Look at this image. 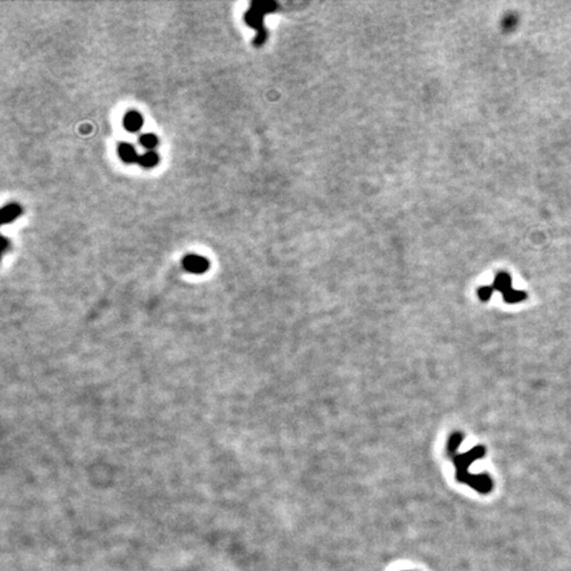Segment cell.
I'll return each instance as SVG.
<instances>
[{
  "mask_svg": "<svg viewBox=\"0 0 571 571\" xmlns=\"http://www.w3.org/2000/svg\"><path fill=\"white\" fill-rule=\"evenodd\" d=\"M23 213V209L18 204H8L2 209V222L4 225L10 222L15 221L16 218Z\"/></svg>",
  "mask_w": 571,
  "mask_h": 571,
  "instance_id": "obj_6",
  "label": "cell"
},
{
  "mask_svg": "<svg viewBox=\"0 0 571 571\" xmlns=\"http://www.w3.org/2000/svg\"><path fill=\"white\" fill-rule=\"evenodd\" d=\"M138 163H139L142 167H144V168H151V167H155L159 163V156L156 152L148 151L146 152V154H143V155L139 156Z\"/></svg>",
  "mask_w": 571,
  "mask_h": 571,
  "instance_id": "obj_8",
  "label": "cell"
},
{
  "mask_svg": "<svg viewBox=\"0 0 571 571\" xmlns=\"http://www.w3.org/2000/svg\"><path fill=\"white\" fill-rule=\"evenodd\" d=\"M484 453H485V450H484V447L479 446V447H475V448H472V450H469L468 452L465 453H460V455H456V456L453 457V463H455V467H456V479L459 480V481H464V479L467 477V475L469 473L468 472V467L471 465L472 461L477 460V459H480V457L484 456Z\"/></svg>",
  "mask_w": 571,
  "mask_h": 571,
  "instance_id": "obj_1",
  "label": "cell"
},
{
  "mask_svg": "<svg viewBox=\"0 0 571 571\" xmlns=\"http://www.w3.org/2000/svg\"><path fill=\"white\" fill-rule=\"evenodd\" d=\"M123 126L130 133H138L143 126V118L138 111L131 110L126 113L125 118H123Z\"/></svg>",
  "mask_w": 571,
  "mask_h": 571,
  "instance_id": "obj_5",
  "label": "cell"
},
{
  "mask_svg": "<svg viewBox=\"0 0 571 571\" xmlns=\"http://www.w3.org/2000/svg\"><path fill=\"white\" fill-rule=\"evenodd\" d=\"M463 483H467L468 485H471L473 489H476L480 493H489L492 490V480L488 475H472L468 473L467 477L464 479Z\"/></svg>",
  "mask_w": 571,
  "mask_h": 571,
  "instance_id": "obj_3",
  "label": "cell"
},
{
  "mask_svg": "<svg viewBox=\"0 0 571 571\" xmlns=\"http://www.w3.org/2000/svg\"><path fill=\"white\" fill-rule=\"evenodd\" d=\"M492 291H493V288L492 287H481L479 290V296L481 300H488V299L490 298V295H492Z\"/></svg>",
  "mask_w": 571,
  "mask_h": 571,
  "instance_id": "obj_11",
  "label": "cell"
},
{
  "mask_svg": "<svg viewBox=\"0 0 571 571\" xmlns=\"http://www.w3.org/2000/svg\"><path fill=\"white\" fill-rule=\"evenodd\" d=\"M493 286H494V288H496V290H500V291L502 292L505 302L517 303V302H519V300H522V299L525 298V294H522V292H518V291H514V290L510 287V277H509L508 274H504V273L498 274L497 277H496V279H494Z\"/></svg>",
  "mask_w": 571,
  "mask_h": 571,
  "instance_id": "obj_2",
  "label": "cell"
},
{
  "mask_svg": "<svg viewBox=\"0 0 571 571\" xmlns=\"http://www.w3.org/2000/svg\"><path fill=\"white\" fill-rule=\"evenodd\" d=\"M183 265L191 273H204L209 267V262L199 255H187L183 261Z\"/></svg>",
  "mask_w": 571,
  "mask_h": 571,
  "instance_id": "obj_4",
  "label": "cell"
},
{
  "mask_svg": "<svg viewBox=\"0 0 571 571\" xmlns=\"http://www.w3.org/2000/svg\"><path fill=\"white\" fill-rule=\"evenodd\" d=\"M139 142L144 148H148V150H152V148H155L158 146V138L154 134H143V135H140Z\"/></svg>",
  "mask_w": 571,
  "mask_h": 571,
  "instance_id": "obj_9",
  "label": "cell"
},
{
  "mask_svg": "<svg viewBox=\"0 0 571 571\" xmlns=\"http://www.w3.org/2000/svg\"><path fill=\"white\" fill-rule=\"evenodd\" d=\"M118 154L122 160L126 163H135L139 160V155H138L137 150L129 143L119 144Z\"/></svg>",
  "mask_w": 571,
  "mask_h": 571,
  "instance_id": "obj_7",
  "label": "cell"
},
{
  "mask_svg": "<svg viewBox=\"0 0 571 571\" xmlns=\"http://www.w3.org/2000/svg\"><path fill=\"white\" fill-rule=\"evenodd\" d=\"M461 439H463V436H461V434H459V432L452 434V436L450 438V443H448V452H450L451 456H453L455 452L457 451V448L460 447Z\"/></svg>",
  "mask_w": 571,
  "mask_h": 571,
  "instance_id": "obj_10",
  "label": "cell"
}]
</instances>
